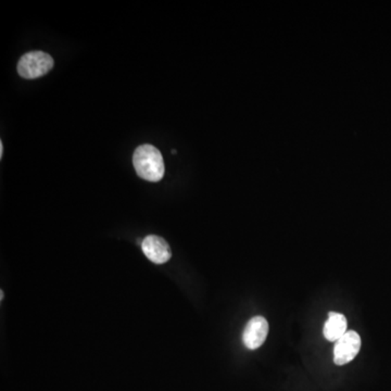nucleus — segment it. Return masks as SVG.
<instances>
[{
  "mask_svg": "<svg viewBox=\"0 0 391 391\" xmlns=\"http://www.w3.org/2000/svg\"><path fill=\"white\" fill-rule=\"evenodd\" d=\"M347 319L342 313L330 312L323 328L324 337L328 342H336L347 332Z\"/></svg>",
  "mask_w": 391,
  "mask_h": 391,
  "instance_id": "obj_6",
  "label": "nucleus"
},
{
  "mask_svg": "<svg viewBox=\"0 0 391 391\" xmlns=\"http://www.w3.org/2000/svg\"><path fill=\"white\" fill-rule=\"evenodd\" d=\"M268 334V323L263 316H254L247 323L243 334V342L246 348L256 350L266 340Z\"/></svg>",
  "mask_w": 391,
  "mask_h": 391,
  "instance_id": "obj_4",
  "label": "nucleus"
},
{
  "mask_svg": "<svg viewBox=\"0 0 391 391\" xmlns=\"http://www.w3.org/2000/svg\"><path fill=\"white\" fill-rule=\"evenodd\" d=\"M54 67V59L50 54L43 52H27L17 63L20 77L27 79L44 77Z\"/></svg>",
  "mask_w": 391,
  "mask_h": 391,
  "instance_id": "obj_2",
  "label": "nucleus"
},
{
  "mask_svg": "<svg viewBox=\"0 0 391 391\" xmlns=\"http://www.w3.org/2000/svg\"><path fill=\"white\" fill-rule=\"evenodd\" d=\"M3 141H0V157H3Z\"/></svg>",
  "mask_w": 391,
  "mask_h": 391,
  "instance_id": "obj_7",
  "label": "nucleus"
},
{
  "mask_svg": "<svg viewBox=\"0 0 391 391\" xmlns=\"http://www.w3.org/2000/svg\"><path fill=\"white\" fill-rule=\"evenodd\" d=\"M141 249H143L145 256L155 264L167 263L172 256L170 246L167 241L162 237L155 236V235H149L146 237L141 244Z\"/></svg>",
  "mask_w": 391,
  "mask_h": 391,
  "instance_id": "obj_5",
  "label": "nucleus"
},
{
  "mask_svg": "<svg viewBox=\"0 0 391 391\" xmlns=\"http://www.w3.org/2000/svg\"><path fill=\"white\" fill-rule=\"evenodd\" d=\"M361 349V338L355 330H348L340 339L335 342V365H344L355 359Z\"/></svg>",
  "mask_w": 391,
  "mask_h": 391,
  "instance_id": "obj_3",
  "label": "nucleus"
},
{
  "mask_svg": "<svg viewBox=\"0 0 391 391\" xmlns=\"http://www.w3.org/2000/svg\"><path fill=\"white\" fill-rule=\"evenodd\" d=\"M133 165L138 176L148 182H159L164 176L162 155L155 146H139L133 155Z\"/></svg>",
  "mask_w": 391,
  "mask_h": 391,
  "instance_id": "obj_1",
  "label": "nucleus"
}]
</instances>
